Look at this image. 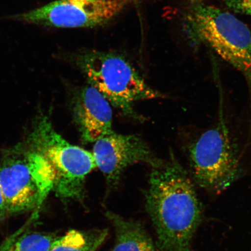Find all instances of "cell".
Returning a JSON list of instances; mask_svg holds the SVG:
<instances>
[{"label": "cell", "instance_id": "obj_9", "mask_svg": "<svg viewBox=\"0 0 251 251\" xmlns=\"http://www.w3.org/2000/svg\"><path fill=\"white\" fill-rule=\"evenodd\" d=\"M74 112L75 121L84 143H96L114 133L111 106L95 87L90 85L81 90Z\"/></svg>", "mask_w": 251, "mask_h": 251}, {"label": "cell", "instance_id": "obj_10", "mask_svg": "<svg viewBox=\"0 0 251 251\" xmlns=\"http://www.w3.org/2000/svg\"><path fill=\"white\" fill-rule=\"evenodd\" d=\"M116 233L112 251H158L151 238L140 223L129 221L112 212L106 213Z\"/></svg>", "mask_w": 251, "mask_h": 251}, {"label": "cell", "instance_id": "obj_12", "mask_svg": "<svg viewBox=\"0 0 251 251\" xmlns=\"http://www.w3.org/2000/svg\"><path fill=\"white\" fill-rule=\"evenodd\" d=\"M56 238L32 232L6 241L0 247V251H50Z\"/></svg>", "mask_w": 251, "mask_h": 251}, {"label": "cell", "instance_id": "obj_6", "mask_svg": "<svg viewBox=\"0 0 251 251\" xmlns=\"http://www.w3.org/2000/svg\"><path fill=\"white\" fill-rule=\"evenodd\" d=\"M188 158L194 180L212 192L226 189L239 175L237 149L224 123L201 134L188 147Z\"/></svg>", "mask_w": 251, "mask_h": 251}, {"label": "cell", "instance_id": "obj_5", "mask_svg": "<svg viewBox=\"0 0 251 251\" xmlns=\"http://www.w3.org/2000/svg\"><path fill=\"white\" fill-rule=\"evenodd\" d=\"M27 143L51 165L55 174L53 190L57 196L71 199L83 197L86 177L97 167L93 153L68 142L47 117L37 121Z\"/></svg>", "mask_w": 251, "mask_h": 251}, {"label": "cell", "instance_id": "obj_8", "mask_svg": "<svg viewBox=\"0 0 251 251\" xmlns=\"http://www.w3.org/2000/svg\"><path fill=\"white\" fill-rule=\"evenodd\" d=\"M93 155L97 167L111 186H116L126 168L135 163L146 162L153 167L161 164L145 142L135 135L113 133L103 137L95 143Z\"/></svg>", "mask_w": 251, "mask_h": 251}, {"label": "cell", "instance_id": "obj_14", "mask_svg": "<svg viewBox=\"0 0 251 251\" xmlns=\"http://www.w3.org/2000/svg\"><path fill=\"white\" fill-rule=\"evenodd\" d=\"M9 214L7 204L3 194L1 184H0V220L4 218L5 216Z\"/></svg>", "mask_w": 251, "mask_h": 251}, {"label": "cell", "instance_id": "obj_7", "mask_svg": "<svg viewBox=\"0 0 251 251\" xmlns=\"http://www.w3.org/2000/svg\"><path fill=\"white\" fill-rule=\"evenodd\" d=\"M129 2L130 0H56L12 18L45 26L93 27L108 23Z\"/></svg>", "mask_w": 251, "mask_h": 251}, {"label": "cell", "instance_id": "obj_1", "mask_svg": "<svg viewBox=\"0 0 251 251\" xmlns=\"http://www.w3.org/2000/svg\"><path fill=\"white\" fill-rule=\"evenodd\" d=\"M146 208L162 251H191L202 208L189 175L174 158L153 167Z\"/></svg>", "mask_w": 251, "mask_h": 251}, {"label": "cell", "instance_id": "obj_4", "mask_svg": "<svg viewBox=\"0 0 251 251\" xmlns=\"http://www.w3.org/2000/svg\"><path fill=\"white\" fill-rule=\"evenodd\" d=\"M51 165L27 143L6 151L0 164V184L9 213L27 211L54 188Z\"/></svg>", "mask_w": 251, "mask_h": 251}, {"label": "cell", "instance_id": "obj_3", "mask_svg": "<svg viewBox=\"0 0 251 251\" xmlns=\"http://www.w3.org/2000/svg\"><path fill=\"white\" fill-rule=\"evenodd\" d=\"M77 64L89 80L115 108L137 118L134 102L162 96L150 87L123 56L90 50L77 56Z\"/></svg>", "mask_w": 251, "mask_h": 251}, {"label": "cell", "instance_id": "obj_13", "mask_svg": "<svg viewBox=\"0 0 251 251\" xmlns=\"http://www.w3.org/2000/svg\"><path fill=\"white\" fill-rule=\"evenodd\" d=\"M224 4L236 13L251 17V0H222Z\"/></svg>", "mask_w": 251, "mask_h": 251}, {"label": "cell", "instance_id": "obj_2", "mask_svg": "<svg viewBox=\"0 0 251 251\" xmlns=\"http://www.w3.org/2000/svg\"><path fill=\"white\" fill-rule=\"evenodd\" d=\"M183 26L194 45H205L239 71L246 80L251 99V31L230 12L200 0L185 10Z\"/></svg>", "mask_w": 251, "mask_h": 251}, {"label": "cell", "instance_id": "obj_11", "mask_svg": "<svg viewBox=\"0 0 251 251\" xmlns=\"http://www.w3.org/2000/svg\"><path fill=\"white\" fill-rule=\"evenodd\" d=\"M107 235L106 230H72L56 238L50 251H96Z\"/></svg>", "mask_w": 251, "mask_h": 251}]
</instances>
